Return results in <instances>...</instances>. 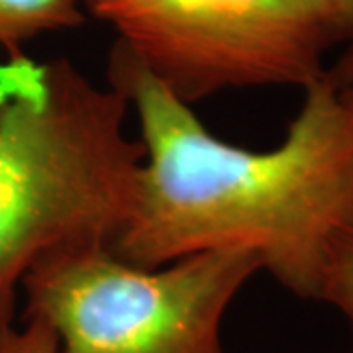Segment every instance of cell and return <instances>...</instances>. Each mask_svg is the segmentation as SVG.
I'll list each match as a JSON object with an SVG mask.
<instances>
[{
	"label": "cell",
	"mask_w": 353,
	"mask_h": 353,
	"mask_svg": "<svg viewBox=\"0 0 353 353\" xmlns=\"http://www.w3.org/2000/svg\"><path fill=\"white\" fill-rule=\"evenodd\" d=\"M179 101L306 87L347 28L330 0H99L87 8Z\"/></svg>",
	"instance_id": "4"
},
{
	"label": "cell",
	"mask_w": 353,
	"mask_h": 353,
	"mask_svg": "<svg viewBox=\"0 0 353 353\" xmlns=\"http://www.w3.org/2000/svg\"><path fill=\"white\" fill-rule=\"evenodd\" d=\"M347 38H350V46L341 53L340 61L326 71L328 83L334 88H338V90L353 87V28Z\"/></svg>",
	"instance_id": "8"
},
{
	"label": "cell",
	"mask_w": 353,
	"mask_h": 353,
	"mask_svg": "<svg viewBox=\"0 0 353 353\" xmlns=\"http://www.w3.org/2000/svg\"><path fill=\"white\" fill-rule=\"evenodd\" d=\"M22 328H8L0 336V353H59L55 332L41 318H22Z\"/></svg>",
	"instance_id": "7"
},
{
	"label": "cell",
	"mask_w": 353,
	"mask_h": 353,
	"mask_svg": "<svg viewBox=\"0 0 353 353\" xmlns=\"http://www.w3.org/2000/svg\"><path fill=\"white\" fill-rule=\"evenodd\" d=\"M85 22L81 0H0V48L6 57L26 53L24 46L51 32Z\"/></svg>",
	"instance_id": "5"
},
{
	"label": "cell",
	"mask_w": 353,
	"mask_h": 353,
	"mask_svg": "<svg viewBox=\"0 0 353 353\" xmlns=\"http://www.w3.org/2000/svg\"><path fill=\"white\" fill-rule=\"evenodd\" d=\"M259 271L261 261L245 252L139 267L108 245H85L26 275L22 318H41L59 353H224L228 306Z\"/></svg>",
	"instance_id": "3"
},
{
	"label": "cell",
	"mask_w": 353,
	"mask_h": 353,
	"mask_svg": "<svg viewBox=\"0 0 353 353\" xmlns=\"http://www.w3.org/2000/svg\"><path fill=\"white\" fill-rule=\"evenodd\" d=\"M4 87H6V65L0 63V101L4 97Z\"/></svg>",
	"instance_id": "11"
},
{
	"label": "cell",
	"mask_w": 353,
	"mask_h": 353,
	"mask_svg": "<svg viewBox=\"0 0 353 353\" xmlns=\"http://www.w3.org/2000/svg\"><path fill=\"white\" fill-rule=\"evenodd\" d=\"M332 6L336 8V12L340 14L341 22L345 24L347 32H352L353 28V0H330ZM350 36V34H347Z\"/></svg>",
	"instance_id": "9"
},
{
	"label": "cell",
	"mask_w": 353,
	"mask_h": 353,
	"mask_svg": "<svg viewBox=\"0 0 353 353\" xmlns=\"http://www.w3.org/2000/svg\"><path fill=\"white\" fill-rule=\"evenodd\" d=\"M0 101V336L14 326L24 277L46 257L112 248L126 222L139 139L126 97L69 59L8 57Z\"/></svg>",
	"instance_id": "2"
},
{
	"label": "cell",
	"mask_w": 353,
	"mask_h": 353,
	"mask_svg": "<svg viewBox=\"0 0 353 353\" xmlns=\"http://www.w3.org/2000/svg\"><path fill=\"white\" fill-rule=\"evenodd\" d=\"M338 90V88H336ZM341 97V101L345 102V106L350 108V112H352L353 116V87H347V88H341V90H338Z\"/></svg>",
	"instance_id": "10"
},
{
	"label": "cell",
	"mask_w": 353,
	"mask_h": 353,
	"mask_svg": "<svg viewBox=\"0 0 353 353\" xmlns=\"http://www.w3.org/2000/svg\"><path fill=\"white\" fill-rule=\"evenodd\" d=\"M108 85L138 118L143 159L114 255L161 267L204 252H245L281 287L316 301L330 243L353 220V116L328 79L304 88L281 143H228L114 43Z\"/></svg>",
	"instance_id": "1"
},
{
	"label": "cell",
	"mask_w": 353,
	"mask_h": 353,
	"mask_svg": "<svg viewBox=\"0 0 353 353\" xmlns=\"http://www.w3.org/2000/svg\"><path fill=\"white\" fill-rule=\"evenodd\" d=\"M81 2H83V6H85V10H87L88 6H92V4L99 2V0H81Z\"/></svg>",
	"instance_id": "12"
},
{
	"label": "cell",
	"mask_w": 353,
	"mask_h": 353,
	"mask_svg": "<svg viewBox=\"0 0 353 353\" xmlns=\"http://www.w3.org/2000/svg\"><path fill=\"white\" fill-rule=\"evenodd\" d=\"M316 301L340 310L353 334V220L330 243Z\"/></svg>",
	"instance_id": "6"
}]
</instances>
